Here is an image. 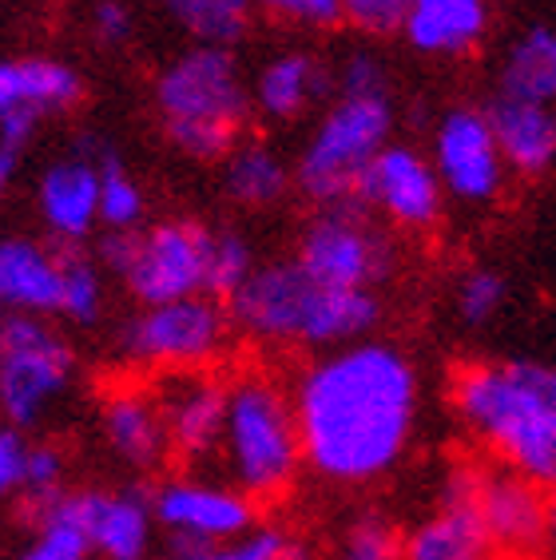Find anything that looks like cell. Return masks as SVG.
Segmentation results:
<instances>
[{
	"label": "cell",
	"mask_w": 556,
	"mask_h": 560,
	"mask_svg": "<svg viewBox=\"0 0 556 560\" xmlns=\"http://www.w3.org/2000/svg\"><path fill=\"white\" fill-rule=\"evenodd\" d=\"M290 398L314 477L358 489L406 457L421 418V374L397 342L362 338L314 358Z\"/></svg>",
	"instance_id": "cell-1"
},
{
	"label": "cell",
	"mask_w": 556,
	"mask_h": 560,
	"mask_svg": "<svg viewBox=\"0 0 556 560\" xmlns=\"http://www.w3.org/2000/svg\"><path fill=\"white\" fill-rule=\"evenodd\" d=\"M450 406L493 462L556 489V362H465L453 370Z\"/></svg>",
	"instance_id": "cell-2"
},
{
	"label": "cell",
	"mask_w": 556,
	"mask_h": 560,
	"mask_svg": "<svg viewBox=\"0 0 556 560\" xmlns=\"http://www.w3.org/2000/svg\"><path fill=\"white\" fill-rule=\"evenodd\" d=\"M239 335L267 346L338 350L362 342L382 323V299L366 287H326L290 262H267L227 299Z\"/></svg>",
	"instance_id": "cell-3"
},
{
	"label": "cell",
	"mask_w": 556,
	"mask_h": 560,
	"mask_svg": "<svg viewBox=\"0 0 556 560\" xmlns=\"http://www.w3.org/2000/svg\"><path fill=\"white\" fill-rule=\"evenodd\" d=\"M302 465V433L294 398L282 382L258 370H243L227 382V418L215 469L255 505H270L294 489Z\"/></svg>",
	"instance_id": "cell-4"
},
{
	"label": "cell",
	"mask_w": 556,
	"mask_h": 560,
	"mask_svg": "<svg viewBox=\"0 0 556 560\" xmlns=\"http://www.w3.org/2000/svg\"><path fill=\"white\" fill-rule=\"evenodd\" d=\"M155 108L179 155L215 163L239 148L255 104L231 48L195 44L155 75Z\"/></svg>",
	"instance_id": "cell-5"
},
{
	"label": "cell",
	"mask_w": 556,
	"mask_h": 560,
	"mask_svg": "<svg viewBox=\"0 0 556 560\" xmlns=\"http://www.w3.org/2000/svg\"><path fill=\"white\" fill-rule=\"evenodd\" d=\"M390 143H394V100L338 96L302 143L294 187L314 207L354 203L362 175Z\"/></svg>",
	"instance_id": "cell-6"
},
{
	"label": "cell",
	"mask_w": 556,
	"mask_h": 560,
	"mask_svg": "<svg viewBox=\"0 0 556 560\" xmlns=\"http://www.w3.org/2000/svg\"><path fill=\"white\" fill-rule=\"evenodd\" d=\"M231 314L211 294L139 306L116 330V354L139 370H207L231 342Z\"/></svg>",
	"instance_id": "cell-7"
},
{
	"label": "cell",
	"mask_w": 556,
	"mask_h": 560,
	"mask_svg": "<svg viewBox=\"0 0 556 560\" xmlns=\"http://www.w3.org/2000/svg\"><path fill=\"white\" fill-rule=\"evenodd\" d=\"M76 377V354L48 318L12 314L0 350V418L16 430H33L53 401L68 394Z\"/></svg>",
	"instance_id": "cell-8"
},
{
	"label": "cell",
	"mask_w": 556,
	"mask_h": 560,
	"mask_svg": "<svg viewBox=\"0 0 556 560\" xmlns=\"http://www.w3.org/2000/svg\"><path fill=\"white\" fill-rule=\"evenodd\" d=\"M299 267L326 287H366L378 291L394 275L397 250L370 211L358 203L318 207V215L302 226Z\"/></svg>",
	"instance_id": "cell-9"
},
{
	"label": "cell",
	"mask_w": 556,
	"mask_h": 560,
	"mask_svg": "<svg viewBox=\"0 0 556 560\" xmlns=\"http://www.w3.org/2000/svg\"><path fill=\"white\" fill-rule=\"evenodd\" d=\"M211 238L215 231H207L195 219H163V223L139 226L131 235L119 279L139 306H160V302L207 294Z\"/></svg>",
	"instance_id": "cell-10"
},
{
	"label": "cell",
	"mask_w": 556,
	"mask_h": 560,
	"mask_svg": "<svg viewBox=\"0 0 556 560\" xmlns=\"http://www.w3.org/2000/svg\"><path fill=\"white\" fill-rule=\"evenodd\" d=\"M429 160L438 167L445 195L465 207L497 203L509 179V163L493 136L489 112L473 104L441 112L429 136Z\"/></svg>",
	"instance_id": "cell-11"
},
{
	"label": "cell",
	"mask_w": 556,
	"mask_h": 560,
	"mask_svg": "<svg viewBox=\"0 0 556 560\" xmlns=\"http://www.w3.org/2000/svg\"><path fill=\"white\" fill-rule=\"evenodd\" d=\"M445 199L450 195L441 187L429 151L394 140L370 163L354 203L366 207L370 215H382L385 223L406 235H429L445 215Z\"/></svg>",
	"instance_id": "cell-12"
},
{
	"label": "cell",
	"mask_w": 556,
	"mask_h": 560,
	"mask_svg": "<svg viewBox=\"0 0 556 560\" xmlns=\"http://www.w3.org/2000/svg\"><path fill=\"white\" fill-rule=\"evenodd\" d=\"M151 394L167 425L172 457L192 474L207 477L215 469V453L223 438L227 382L211 370H167L151 382Z\"/></svg>",
	"instance_id": "cell-13"
},
{
	"label": "cell",
	"mask_w": 556,
	"mask_h": 560,
	"mask_svg": "<svg viewBox=\"0 0 556 560\" xmlns=\"http://www.w3.org/2000/svg\"><path fill=\"white\" fill-rule=\"evenodd\" d=\"M84 100V80L56 56L0 60V143L28 148L44 119L68 116Z\"/></svg>",
	"instance_id": "cell-14"
},
{
	"label": "cell",
	"mask_w": 556,
	"mask_h": 560,
	"mask_svg": "<svg viewBox=\"0 0 556 560\" xmlns=\"http://www.w3.org/2000/svg\"><path fill=\"white\" fill-rule=\"evenodd\" d=\"M155 525L167 528L172 540H195V545H227L258 525L255 501L227 486L219 477H172L151 493Z\"/></svg>",
	"instance_id": "cell-15"
},
{
	"label": "cell",
	"mask_w": 556,
	"mask_h": 560,
	"mask_svg": "<svg viewBox=\"0 0 556 560\" xmlns=\"http://www.w3.org/2000/svg\"><path fill=\"white\" fill-rule=\"evenodd\" d=\"M477 465H450L441 474L433 513L402 533V560H485L493 552L477 513Z\"/></svg>",
	"instance_id": "cell-16"
},
{
	"label": "cell",
	"mask_w": 556,
	"mask_h": 560,
	"mask_svg": "<svg viewBox=\"0 0 556 560\" xmlns=\"http://www.w3.org/2000/svg\"><path fill=\"white\" fill-rule=\"evenodd\" d=\"M477 513L489 533L493 552L509 560H533L548 549V521H553V489L533 477L493 465L482 469Z\"/></svg>",
	"instance_id": "cell-17"
},
{
	"label": "cell",
	"mask_w": 556,
	"mask_h": 560,
	"mask_svg": "<svg viewBox=\"0 0 556 560\" xmlns=\"http://www.w3.org/2000/svg\"><path fill=\"white\" fill-rule=\"evenodd\" d=\"M36 207L48 235L65 247L84 243L100 226V160L96 140H84L80 151L44 167L36 184Z\"/></svg>",
	"instance_id": "cell-18"
},
{
	"label": "cell",
	"mask_w": 556,
	"mask_h": 560,
	"mask_svg": "<svg viewBox=\"0 0 556 560\" xmlns=\"http://www.w3.org/2000/svg\"><path fill=\"white\" fill-rule=\"evenodd\" d=\"M80 513H84L88 540L96 560H148L151 533H155V509L151 493L128 489H76Z\"/></svg>",
	"instance_id": "cell-19"
},
{
	"label": "cell",
	"mask_w": 556,
	"mask_h": 560,
	"mask_svg": "<svg viewBox=\"0 0 556 560\" xmlns=\"http://www.w3.org/2000/svg\"><path fill=\"white\" fill-rule=\"evenodd\" d=\"M489 28V0H409L402 40L429 60H461L482 48Z\"/></svg>",
	"instance_id": "cell-20"
},
{
	"label": "cell",
	"mask_w": 556,
	"mask_h": 560,
	"mask_svg": "<svg viewBox=\"0 0 556 560\" xmlns=\"http://www.w3.org/2000/svg\"><path fill=\"white\" fill-rule=\"evenodd\" d=\"M104 442L116 453L119 462L136 469V474H151L172 457V442H167V425L155 406V394L139 386H119L104 398Z\"/></svg>",
	"instance_id": "cell-21"
},
{
	"label": "cell",
	"mask_w": 556,
	"mask_h": 560,
	"mask_svg": "<svg viewBox=\"0 0 556 560\" xmlns=\"http://www.w3.org/2000/svg\"><path fill=\"white\" fill-rule=\"evenodd\" d=\"M65 255L28 235L0 238V306L9 314H60Z\"/></svg>",
	"instance_id": "cell-22"
},
{
	"label": "cell",
	"mask_w": 556,
	"mask_h": 560,
	"mask_svg": "<svg viewBox=\"0 0 556 560\" xmlns=\"http://www.w3.org/2000/svg\"><path fill=\"white\" fill-rule=\"evenodd\" d=\"M326 92H334V68L318 52L287 48V52H275L267 65L258 68L251 104H255L258 116L275 119V124H290V119L306 116L318 100H326Z\"/></svg>",
	"instance_id": "cell-23"
},
{
	"label": "cell",
	"mask_w": 556,
	"mask_h": 560,
	"mask_svg": "<svg viewBox=\"0 0 556 560\" xmlns=\"http://www.w3.org/2000/svg\"><path fill=\"white\" fill-rule=\"evenodd\" d=\"M493 136L501 143V155L509 172L536 179L556 167V108L529 104L513 96H493L489 108Z\"/></svg>",
	"instance_id": "cell-24"
},
{
	"label": "cell",
	"mask_w": 556,
	"mask_h": 560,
	"mask_svg": "<svg viewBox=\"0 0 556 560\" xmlns=\"http://www.w3.org/2000/svg\"><path fill=\"white\" fill-rule=\"evenodd\" d=\"M497 96L556 108V24H529L497 65Z\"/></svg>",
	"instance_id": "cell-25"
},
{
	"label": "cell",
	"mask_w": 556,
	"mask_h": 560,
	"mask_svg": "<svg viewBox=\"0 0 556 560\" xmlns=\"http://www.w3.org/2000/svg\"><path fill=\"white\" fill-rule=\"evenodd\" d=\"M223 187L231 203L246 211L282 203V195L294 187V167L263 140H239V148L223 160Z\"/></svg>",
	"instance_id": "cell-26"
},
{
	"label": "cell",
	"mask_w": 556,
	"mask_h": 560,
	"mask_svg": "<svg viewBox=\"0 0 556 560\" xmlns=\"http://www.w3.org/2000/svg\"><path fill=\"white\" fill-rule=\"evenodd\" d=\"M33 537L24 540L16 560H92V540H88L84 513H80V497L65 493L53 505L33 509Z\"/></svg>",
	"instance_id": "cell-27"
},
{
	"label": "cell",
	"mask_w": 556,
	"mask_h": 560,
	"mask_svg": "<svg viewBox=\"0 0 556 560\" xmlns=\"http://www.w3.org/2000/svg\"><path fill=\"white\" fill-rule=\"evenodd\" d=\"M160 9L179 24L195 44L231 48L243 40L255 16V0H160Z\"/></svg>",
	"instance_id": "cell-28"
},
{
	"label": "cell",
	"mask_w": 556,
	"mask_h": 560,
	"mask_svg": "<svg viewBox=\"0 0 556 560\" xmlns=\"http://www.w3.org/2000/svg\"><path fill=\"white\" fill-rule=\"evenodd\" d=\"M100 160V226L104 231H139L143 226V187L136 184V175L124 167L116 151L96 143Z\"/></svg>",
	"instance_id": "cell-29"
},
{
	"label": "cell",
	"mask_w": 556,
	"mask_h": 560,
	"mask_svg": "<svg viewBox=\"0 0 556 560\" xmlns=\"http://www.w3.org/2000/svg\"><path fill=\"white\" fill-rule=\"evenodd\" d=\"M65 255V282H60V318L72 326H96L104 318V267L88 259L84 250H60Z\"/></svg>",
	"instance_id": "cell-30"
},
{
	"label": "cell",
	"mask_w": 556,
	"mask_h": 560,
	"mask_svg": "<svg viewBox=\"0 0 556 560\" xmlns=\"http://www.w3.org/2000/svg\"><path fill=\"white\" fill-rule=\"evenodd\" d=\"M509 302V279L493 267H470L461 270L457 287H453V314L461 326L482 330V326L497 323Z\"/></svg>",
	"instance_id": "cell-31"
},
{
	"label": "cell",
	"mask_w": 556,
	"mask_h": 560,
	"mask_svg": "<svg viewBox=\"0 0 556 560\" xmlns=\"http://www.w3.org/2000/svg\"><path fill=\"white\" fill-rule=\"evenodd\" d=\"M331 560H402V533L378 513H362L343 528Z\"/></svg>",
	"instance_id": "cell-32"
},
{
	"label": "cell",
	"mask_w": 556,
	"mask_h": 560,
	"mask_svg": "<svg viewBox=\"0 0 556 560\" xmlns=\"http://www.w3.org/2000/svg\"><path fill=\"white\" fill-rule=\"evenodd\" d=\"M251 275H255V247H251L239 231H215L207 294H211V299H231Z\"/></svg>",
	"instance_id": "cell-33"
},
{
	"label": "cell",
	"mask_w": 556,
	"mask_h": 560,
	"mask_svg": "<svg viewBox=\"0 0 556 560\" xmlns=\"http://www.w3.org/2000/svg\"><path fill=\"white\" fill-rule=\"evenodd\" d=\"M287 540V528L278 525H255L239 540L227 545H195V540H172V557L167 560H270L278 545Z\"/></svg>",
	"instance_id": "cell-34"
},
{
	"label": "cell",
	"mask_w": 556,
	"mask_h": 560,
	"mask_svg": "<svg viewBox=\"0 0 556 560\" xmlns=\"http://www.w3.org/2000/svg\"><path fill=\"white\" fill-rule=\"evenodd\" d=\"M334 92L338 96H390V68L370 48H354L334 68Z\"/></svg>",
	"instance_id": "cell-35"
},
{
	"label": "cell",
	"mask_w": 556,
	"mask_h": 560,
	"mask_svg": "<svg viewBox=\"0 0 556 560\" xmlns=\"http://www.w3.org/2000/svg\"><path fill=\"white\" fill-rule=\"evenodd\" d=\"M65 453L56 450V445H33V453H28V481H24V493L21 501L28 505V513L33 509H44L53 505L56 497H65Z\"/></svg>",
	"instance_id": "cell-36"
},
{
	"label": "cell",
	"mask_w": 556,
	"mask_h": 560,
	"mask_svg": "<svg viewBox=\"0 0 556 560\" xmlns=\"http://www.w3.org/2000/svg\"><path fill=\"white\" fill-rule=\"evenodd\" d=\"M255 9L267 12L270 21L290 24V28H311V33H326L346 21L343 0H255Z\"/></svg>",
	"instance_id": "cell-37"
},
{
	"label": "cell",
	"mask_w": 556,
	"mask_h": 560,
	"mask_svg": "<svg viewBox=\"0 0 556 560\" xmlns=\"http://www.w3.org/2000/svg\"><path fill=\"white\" fill-rule=\"evenodd\" d=\"M409 0H343L346 24H354L366 36H394L402 33Z\"/></svg>",
	"instance_id": "cell-38"
},
{
	"label": "cell",
	"mask_w": 556,
	"mask_h": 560,
	"mask_svg": "<svg viewBox=\"0 0 556 560\" xmlns=\"http://www.w3.org/2000/svg\"><path fill=\"white\" fill-rule=\"evenodd\" d=\"M28 453H33V442L24 438V430H16V425H4V430H0V501L24 493V481H28Z\"/></svg>",
	"instance_id": "cell-39"
},
{
	"label": "cell",
	"mask_w": 556,
	"mask_h": 560,
	"mask_svg": "<svg viewBox=\"0 0 556 560\" xmlns=\"http://www.w3.org/2000/svg\"><path fill=\"white\" fill-rule=\"evenodd\" d=\"M131 33H136V16L124 0H96L92 4V36L107 48H119L128 44Z\"/></svg>",
	"instance_id": "cell-40"
},
{
	"label": "cell",
	"mask_w": 556,
	"mask_h": 560,
	"mask_svg": "<svg viewBox=\"0 0 556 560\" xmlns=\"http://www.w3.org/2000/svg\"><path fill=\"white\" fill-rule=\"evenodd\" d=\"M16 167H21V148H9V143H0V207H4V199H9V191H12Z\"/></svg>",
	"instance_id": "cell-41"
},
{
	"label": "cell",
	"mask_w": 556,
	"mask_h": 560,
	"mask_svg": "<svg viewBox=\"0 0 556 560\" xmlns=\"http://www.w3.org/2000/svg\"><path fill=\"white\" fill-rule=\"evenodd\" d=\"M270 560H322V557L314 552V545H306L302 537H290L287 533V540L278 545V552Z\"/></svg>",
	"instance_id": "cell-42"
},
{
	"label": "cell",
	"mask_w": 556,
	"mask_h": 560,
	"mask_svg": "<svg viewBox=\"0 0 556 560\" xmlns=\"http://www.w3.org/2000/svg\"><path fill=\"white\" fill-rule=\"evenodd\" d=\"M548 552L556 557V489H553V521H548Z\"/></svg>",
	"instance_id": "cell-43"
},
{
	"label": "cell",
	"mask_w": 556,
	"mask_h": 560,
	"mask_svg": "<svg viewBox=\"0 0 556 560\" xmlns=\"http://www.w3.org/2000/svg\"><path fill=\"white\" fill-rule=\"evenodd\" d=\"M9 323H12V314L0 306V350H4V338H9Z\"/></svg>",
	"instance_id": "cell-44"
},
{
	"label": "cell",
	"mask_w": 556,
	"mask_h": 560,
	"mask_svg": "<svg viewBox=\"0 0 556 560\" xmlns=\"http://www.w3.org/2000/svg\"><path fill=\"white\" fill-rule=\"evenodd\" d=\"M485 560H509V557H493V552H489V557H485Z\"/></svg>",
	"instance_id": "cell-45"
},
{
	"label": "cell",
	"mask_w": 556,
	"mask_h": 560,
	"mask_svg": "<svg viewBox=\"0 0 556 560\" xmlns=\"http://www.w3.org/2000/svg\"><path fill=\"white\" fill-rule=\"evenodd\" d=\"M4 425H9V421H4V418H0V430H4Z\"/></svg>",
	"instance_id": "cell-46"
}]
</instances>
